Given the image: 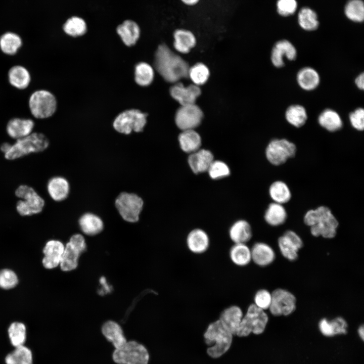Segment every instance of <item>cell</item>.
Instances as JSON below:
<instances>
[{
    "label": "cell",
    "mask_w": 364,
    "mask_h": 364,
    "mask_svg": "<svg viewBox=\"0 0 364 364\" xmlns=\"http://www.w3.org/2000/svg\"><path fill=\"white\" fill-rule=\"evenodd\" d=\"M49 145V139L44 134L32 132L27 136L16 140L12 144L3 143L0 146V150L6 159L14 160L30 154L41 152Z\"/></svg>",
    "instance_id": "2"
},
{
    "label": "cell",
    "mask_w": 364,
    "mask_h": 364,
    "mask_svg": "<svg viewBox=\"0 0 364 364\" xmlns=\"http://www.w3.org/2000/svg\"><path fill=\"white\" fill-rule=\"evenodd\" d=\"M178 141L182 150L189 153L199 150L201 145V137L194 129L183 130Z\"/></svg>",
    "instance_id": "34"
},
{
    "label": "cell",
    "mask_w": 364,
    "mask_h": 364,
    "mask_svg": "<svg viewBox=\"0 0 364 364\" xmlns=\"http://www.w3.org/2000/svg\"><path fill=\"white\" fill-rule=\"evenodd\" d=\"M285 118L292 125L300 127L305 123L307 119V112L305 108L300 105H291L285 112Z\"/></svg>",
    "instance_id": "37"
},
{
    "label": "cell",
    "mask_w": 364,
    "mask_h": 364,
    "mask_svg": "<svg viewBox=\"0 0 364 364\" xmlns=\"http://www.w3.org/2000/svg\"><path fill=\"white\" fill-rule=\"evenodd\" d=\"M184 4L188 6H194L197 4L200 0H180Z\"/></svg>",
    "instance_id": "54"
},
{
    "label": "cell",
    "mask_w": 364,
    "mask_h": 364,
    "mask_svg": "<svg viewBox=\"0 0 364 364\" xmlns=\"http://www.w3.org/2000/svg\"><path fill=\"white\" fill-rule=\"evenodd\" d=\"M358 334L363 341L364 339V327L363 325L360 326L358 329Z\"/></svg>",
    "instance_id": "55"
},
{
    "label": "cell",
    "mask_w": 364,
    "mask_h": 364,
    "mask_svg": "<svg viewBox=\"0 0 364 364\" xmlns=\"http://www.w3.org/2000/svg\"><path fill=\"white\" fill-rule=\"evenodd\" d=\"M232 262L239 266H245L251 260V249L245 243H235L229 251Z\"/></svg>",
    "instance_id": "32"
},
{
    "label": "cell",
    "mask_w": 364,
    "mask_h": 364,
    "mask_svg": "<svg viewBox=\"0 0 364 364\" xmlns=\"http://www.w3.org/2000/svg\"><path fill=\"white\" fill-rule=\"evenodd\" d=\"M304 221L310 226L313 236L329 239L336 236L339 224L331 210L324 206L308 211L304 217Z\"/></svg>",
    "instance_id": "3"
},
{
    "label": "cell",
    "mask_w": 364,
    "mask_h": 364,
    "mask_svg": "<svg viewBox=\"0 0 364 364\" xmlns=\"http://www.w3.org/2000/svg\"><path fill=\"white\" fill-rule=\"evenodd\" d=\"M209 76V71L204 64L197 63L189 68L188 77L194 84L197 85L204 84Z\"/></svg>",
    "instance_id": "45"
},
{
    "label": "cell",
    "mask_w": 364,
    "mask_h": 364,
    "mask_svg": "<svg viewBox=\"0 0 364 364\" xmlns=\"http://www.w3.org/2000/svg\"><path fill=\"white\" fill-rule=\"evenodd\" d=\"M269 194L275 203L283 204L288 202L291 199V191L284 182L276 181L274 182L269 189Z\"/></svg>",
    "instance_id": "39"
},
{
    "label": "cell",
    "mask_w": 364,
    "mask_h": 364,
    "mask_svg": "<svg viewBox=\"0 0 364 364\" xmlns=\"http://www.w3.org/2000/svg\"><path fill=\"white\" fill-rule=\"evenodd\" d=\"M278 246L285 258L294 261L298 257V252L302 247L303 242L295 232L287 231L279 238Z\"/></svg>",
    "instance_id": "14"
},
{
    "label": "cell",
    "mask_w": 364,
    "mask_h": 364,
    "mask_svg": "<svg viewBox=\"0 0 364 364\" xmlns=\"http://www.w3.org/2000/svg\"><path fill=\"white\" fill-rule=\"evenodd\" d=\"M297 7L296 0H278L277 3L278 13L283 16L293 14L296 11Z\"/></svg>",
    "instance_id": "50"
},
{
    "label": "cell",
    "mask_w": 364,
    "mask_h": 364,
    "mask_svg": "<svg viewBox=\"0 0 364 364\" xmlns=\"http://www.w3.org/2000/svg\"><path fill=\"white\" fill-rule=\"evenodd\" d=\"M34 126L35 123L32 119L15 117L8 120L6 130L11 138L16 140L31 134Z\"/></svg>",
    "instance_id": "15"
},
{
    "label": "cell",
    "mask_w": 364,
    "mask_h": 364,
    "mask_svg": "<svg viewBox=\"0 0 364 364\" xmlns=\"http://www.w3.org/2000/svg\"><path fill=\"white\" fill-rule=\"evenodd\" d=\"M203 112L195 104L181 106L175 115V123L182 130L194 129L201 123Z\"/></svg>",
    "instance_id": "13"
},
{
    "label": "cell",
    "mask_w": 364,
    "mask_h": 364,
    "mask_svg": "<svg viewBox=\"0 0 364 364\" xmlns=\"http://www.w3.org/2000/svg\"><path fill=\"white\" fill-rule=\"evenodd\" d=\"M147 114L136 109L125 111L115 119L113 127L118 132L126 134L132 130L141 132L146 123Z\"/></svg>",
    "instance_id": "10"
},
{
    "label": "cell",
    "mask_w": 364,
    "mask_h": 364,
    "mask_svg": "<svg viewBox=\"0 0 364 364\" xmlns=\"http://www.w3.org/2000/svg\"><path fill=\"white\" fill-rule=\"evenodd\" d=\"M18 283L16 274L12 270L5 268L0 270V288L5 290L12 289Z\"/></svg>",
    "instance_id": "47"
},
{
    "label": "cell",
    "mask_w": 364,
    "mask_h": 364,
    "mask_svg": "<svg viewBox=\"0 0 364 364\" xmlns=\"http://www.w3.org/2000/svg\"><path fill=\"white\" fill-rule=\"evenodd\" d=\"M64 248L63 243L59 240L48 241L43 249L44 257L42 263L43 267L49 269L57 267L60 264Z\"/></svg>",
    "instance_id": "17"
},
{
    "label": "cell",
    "mask_w": 364,
    "mask_h": 364,
    "mask_svg": "<svg viewBox=\"0 0 364 364\" xmlns=\"http://www.w3.org/2000/svg\"><path fill=\"white\" fill-rule=\"evenodd\" d=\"M8 80L9 84L16 89H26L31 81V75L29 70L22 65H15L8 70Z\"/></svg>",
    "instance_id": "19"
},
{
    "label": "cell",
    "mask_w": 364,
    "mask_h": 364,
    "mask_svg": "<svg viewBox=\"0 0 364 364\" xmlns=\"http://www.w3.org/2000/svg\"><path fill=\"white\" fill-rule=\"evenodd\" d=\"M115 206L122 218L129 222H135L139 219L143 209V199L133 193H121L115 201Z\"/></svg>",
    "instance_id": "9"
},
{
    "label": "cell",
    "mask_w": 364,
    "mask_h": 364,
    "mask_svg": "<svg viewBox=\"0 0 364 364\" xmlns=\"http://www.w3.org/2000/svg\"><path fill=\"white\" fill-rule=\"evenodd\" d=\"M6 364H32L31 351L24 345L15 347L5 358Z\"/></svg>",
    "instance_id": "38"
},
{
    "label": "cell",
    "mask_w": 364,
    "mask_h": 364,
    "mask_svg": "<svg viewBox=\"0 0 364 364\" xmlns=\"http://www.w3.org/2000/svg\"><path fill=\"white\" fill-rule=\"evenodd\" d=\"M349 119L352 126L357 130H363L364 128V110L358 108L350 113Z\"/></svg>",
    "instance_id": "51"
},
{
    "label": "cell",
    "mask_w": 364,
    "mask_h": 364,
    "mask_svg": "<svg viewBox=\"0 0 364 364\" xmlns=\"http://www.w3.org/2000/svg\"><path fill=\"white\" fill-rule=\"evenodd\" d=\"M173 36L174 47L180 53H189L196 43L195 35L188 30L177 29L174 32Z\"/></svg>",
    "instance_id": "31"
},
{
    "label": "cell",
    "mask_w": 364,
    "mask_h": 364,
    "mask_svg": "<svg viewBox=\"0 0 364 364\" xmlns=\"http://www.w3.org/2000/svg\"><path fill=\"white\" fill-rule=\"evenodd\" d=\"M207 171L212 179L226 177L230 173V168L226 164L219 160H213Z\"/></svg>",
    "instance_id": "46"
},
{
    "label": "cell",
    "mask_w": 364,
    "mask_h": 364,
    "mask_svg": "<svg viewBox=\"0 0 364 364\" xmlns=\"http://www.w3.org/2000/svg\"><path fill=\"white\" fill-rule=\"evenodd\" d=\"M8 334L11 343L15 347L24 345L26 339V326L21 322H13L8 328Z\"/></svg>",
    "instance_id": "42"
},
{
    "label": "cell",
    "mask_w": 364,
    "mask_h": 364,
    "mask_svg": "<svg viewBox=\"0 0 364 364\" xmlns=\"http://www.w3.org/2000/svg\"><path fill=\"white\" fill-rule=\"evenodd\" d=\"M271 302V293L267 290H259L254 295L253 304L263 310L269 309Z\"/></svg>",
    "instance_id": "48"
},
{
    "label": "cell",
    "mask_w": 364,
    "mask_h": 364,
    "mask_svg": "<svg viewBox=\"0 0 364 364\" xmlns=\"http://www.w3.org/2000/svg\"><path fill=\"white\" fill-rule=\"evenodd\" d=\"M345 14L350 20L361 22L364 19V4L361 0H350L345 7Z\"/></svg>",
    "instance_id": "43"
},
{
    "label": "cell",
    "mask_w": 364,
    "mask_h": 364,
    "mask_svg": "<svg viewBox=\"0 0 364 364\" xmlns=\"http://www.w3.org/2000/svg\"><path fill=\"white\" fill-rule=\"evenodd\" d=\"M135 81L141 86L150 85L154 79V71L153 68L148 64L141 62L136 65L135 67Z\"/></svg>",
    "instance_id": "41"
},
{
    "label": "cell",
    "mask_w": 364,
    "mask_h": 364,
    "mask_svg": "<svg viewBox=\"0 0 364 364\" xmlns=\"http://www.w3.org/2000/svg\"><path fill=\"white\" fill-rule=\"evenodd\" d=\"M117 32L122 41L127 46L134 45L140 36V28L131 20L125 21L117 28Z\"/></svg>",
    "instance_id": "30"
},
{
    "label": "cell",
    "mask_w": 364,
    "mask_h": 364,
    "mask_svg": "<svg viewBox=\"0 0 364 364\" xmlns=\"http://www.w3.org/2000/svg\"><path fill=\"white\" fill-rule=\"evenodd\" d=\"M348 325L346 321L341 317H337L328 321L330 336L347 333Z\"/></svg>",
    "instance_id": "49"
},
{
    "label": "cell",
    "mask_w": 364,
    "mask_h": 364,
    "mask_svg": "<svg viewBox=\"0 0 364 364\" xmlns=\"http://www.w3.org/2000/svg\"><path fill=\"white\" fill-rule=\"evenodd\" d=\"M28 106L32 116L37 119H46L51 117L57 108L55 96L46 89H37L29 97Z\"/></svg>",
    "instance_id": "5"
},
{
    "label": "cell",
    "mask_w": 364,
    "mask_h": 364,
    "mask_svg": "<svg viewBox=\"0 0 364 364\" xmlns=\"http://www.w3.org/2000/svg\"><path fill=\"white\" fill-rule=\"evenodd\" d=\"M233 335L225 329L219 320L210 323L204 334L209 356L217 358L222 356L231 347Z\"/></svg>",
    "instance_id": "4"
},
{
    "label": "cell",
    "mask_w": 364,
    "mask_h": 364,
    "mask_svg": "<svg viewBox=\"0 0 364 364\" xmlns=\"http://www.w3.org/2000/svg\"><path fill=\"white\" fill-rule=\"evenodd\" d=\"M113 359L118 364H148L149 354L146 348L135 341H130L115 349Z\"/></svg>",
    "instance_id": "8"
},
{
    "label": "cell",
    "mask_w": 364,
    "mask_h": 364,
    "mask_svg": "<svg viewBox=\"0 0 364 364\" xmlns=\"http://www.w3.org/2000/svg\"><path fill=\"white\" fill-rule=\"evenodd\" d=\"M47 190L50 197L55 201L60 202L66 199L70 191L68 181L64 177L55 176L48 181Z\"/></svg>",
    "instance_id": "22"
},
{
    "label": "cell",
    "mask_w": 364,
    "mask_h": 364,
    "mask_svg": "<svg viewBox=\"0 0 364 364\" xmlns=\"http://www.w3.org/2000/svg\"><path fill=\"white\" fill-rule=\"evenodd\" d=\"M170 93L181 106H185L195 104L201 94V89L195 84L185 87L182 83H177L170 88Z\"/></svg>",
    "instance_id": "18"
},
{
    "label": "cell",
    "mask_w": 364,
    "mask_h": 364,
    "mask_svg": "<svg viewBox=\"0 0 364 364\" xmlns=\"http://www.w3.org/2000/svg\"><path fill=\"white\" fill-rule=\"evenodd\" d=\"M295 309L296 298L290 292L279 288L271 293V302L268 309L273 315H288Z\"/></svg>",
    "instance_id": "12"
},
{
    "label": "cell",
    "mask_w": 364,
    "mask_h": 364,
    "mask_svg": "<svg viewBox=\"0 0 364 364\" xmlns=\"http://www.w3.org/2000/svg\"><path fill=\"white\" fill-rule=\"evenodd\" d=\"M318 122L322 127L331 132L340 129L343 126L340 115L331 109H326L321 113L318 117Z\"/></svg>",
    "instance_id": "33"
},
{
    "label": "cell",
    "mask_w": 364,
    "mask_h": 364,
    "mask_svg": "<svg viewBox=\"0 0 364 364\" xmlns=\"http://www.w3.org/2000/svg\"><path fill=\"white\" fill-rule=\"evenodd\" d=\"M72 245L76 248L81 253L86 248V244L84 237L80 234L73 235L69 241Z\"/></svg>",
    "instance_id": "52"
},
{
    "label": "cell",
    "mask_w": 364,
    "mask_h": 364,
    "mask_svg": "<svg viewBox=\"0 0 364 364\" xmlns=\"http://www.w3.org/2000/svg\"><path fill=\"white\" fill-rule=\"evenodd\" d=\"M63 30L68 35L76 37L82 35L86 32V25L82 19L73 17L64 24Z\"/></svg>",
    "instance_id": "44"
},
{
    "label": "cell",
    "mask_w": 364,
    "mask_h": 364,
    "mask_svg": "<svg viewBox=\"0 0 364 364\" xmlns=\"http://www.w3.org/2000/svg\"><path fill=\"white\" fill-rule=\"evenodd\" d=\"M287 216L286 209L282 204L274 202L268 205L265 212L264 219L269 225L278 226L285 222Z\"/></svg>",
    "instance_id": "35"
},
{
    "label": "cell",
    "mask_w": 364,
    "mask_h": 364,
    "mask_svg": "<svg viewBox=\"0 0 364 364\" xmlns=\"http://www.w3.org/2000/svg\"><path fill=\"white\" fill-rule=\"evenodd\" d=\"M298 23L300 27L307 31L314 30L317 28L318 22L314 11L309 8H302L298 15Z\"/></svg>",
    "instance_id": "40"
},
{
    "label": "cell",
    "mask_w": 364,
    "mask_h": 364,
    "mask_svg": "<svg viewBox=\"0 0 364 364\" xmlns=\"http://www.w3.org/2000/svg\"><path fill=\"white\" fill-rule=\"evenodd\" d=\"M22 44L21 37L16 33L6 32L0 36V50L6 55H15Z\"/></svg>",
    "instance_id": "27"
},
{
    "label": "cell",
    "mask_w": 364,
    "mask_h": 364,
    "mask_svg": "<svg viewBox=\"0 0 364 364\" xmlns=\"http://www.w3.org/2000/svg\"><path fill=\"white\" fill-rule=\"evenodd\" d=\"M213 160V156L210 151L199 149L191 153L188 163L192 171L198 173L207 171Z\"/></svg>",
    "instance_id": "24"
},
{
    "label": "cell",
    "mask_w": 364,
    "mask_h": 364,
    "mask_svg": "<svg viewBox=\"0 0 364 364\" xmlns=\"http://www.w3.org/2000/svg\"><path fill=\"white\" fill-rule=\"evenodd\" d=\"M15 194L20 199L16 203V208L20 215L31 216L42 211L45 201L32 187L21 185L16 189Z\"/></svg>",
    "instance_id": "6"
},
{
    "label": "cell",
    "mask_w": 364,
    "mask_h": 364,
    "mask_svg": "<svg viewBox=\"0 0 364 364\" xmlns=\"http://www.w3.org/2000/svg\"><path fill=\"white\" fill-rule=\"evenodd\" d=\"M355 83L357 88L363 90L364 88V74L363 73L359 74L355 79Z\"/></svg>",
    "instance_id": "53"
},
{
    "label": "cell",
    "mask_w": 364,
    "mask_h": 364,
    "mask_svg": "<svg viewBox=\"0 0 364 364\" xmlns=\"http://www.w3.org/2000/svg\"><path fill=\"white\" fill-rule=\"evenodd\" d=\"M154 65L158 72L168 82H175L188 77V64L165 44L158 47L155 55Z\"/></svg>",
    "instance_id": "1"
},
{
    "label": "cell",
    "mask_w": 364,
    "mask_h": 364,
    "mask_svg": "<svg viewBox=\"0 0 364 364\" xmlns=\"http://www.w3.org/2000/svg\"><path fill=\"white\" fill-rule=\"evenodd\" d=\"M252 235L251 226L244 220L236 221L229 230L230 238L234 244H246L251 239Z\"/></svg>",
    "instance_id": "28"
},
{
    "label": "cell",
    "mask_w": 364,
    "mask_h": 364,
    "mask_svg": "<svg viewBox=\"0 0 364 364\" xmlns=\"http://www.w3.org/2000/svg\"><path fill=\"white\" fill-rule=\"evenodd\" d=\"M251 260L260 266H265L271 264L276 257L273 249L268 244L258 242L251 248Z\"/></svg>",
    "instance_id": "23"
},
{
    "label": "cell",
    "mask_w": 364,
    "mask_h": 364,
    "mask_svg": "<svg viewBox=\"0 0 364 364\" xmlns=\"http://www.w3.org/2000/svg\"><path fill=\"white\" fill-rule=\"evenodd\" d=\"M296 149L295 145L286 139H274L268 144L265 155L270 163L279 165L293 157Z\"/></svg>",
    "instance_id": "11"
},
{
    "label": "cell",
    "mask_w": 364,
    "mask_h": 364,
    "mask_svg": "<svg viewBox=\"0 0 364 364\" xmlns=\"http://www.w3.org/2000/svg\"><path fill=\"white\" fill-rule=\"evenodd\" d=\"M102 332L115 349L122 347L127 342L121 327L114 321L106 322L102 326Z\"/></svg>",
    "instance_id": "25"
},
{
    "label": "cell",
    "mask_w": 364,
    "mask_h": 364,
    "mask_svg": "<svg viewBox=\"0 0 364 364\" xmlns=\"http://www.w3.org/2000/svg\"><path fill=\"white\" fill-rule=\"evenodd\" d=\"M243 315L239 306L232 305L222 311L218 320L225 329L236 335Z\"/></svg>",
    "instance_id": "21"
},
{
    "label": "cell",
    "mask_w": 364,
    "mask_h": 364,
    "mask_svg": "<svg viewBox=\"0 0 364 364\" xmlns=\"http://www.w3.org/2000/svg\"><path fill=\"white\" fill-rule=\"evenodd\" d=\"M296 80L302 89L310 91L318 86L320 82V77L314 69L310 67H305L298 72Z\"/></svg>",
    "instance_id": "26"
},
{
    "label": "cell",
    "mask_w": 364,
    "mask_h": 364,
    "mask_svg": "<svg viewBox=\"0 0 364 364\" xmlns=\"http://www.w3.org/2000/svg\"><path fill=\"white\" fill-rule=\"evenodd\" d=\"M186 243L191 252L200 254L208 250L210 240L206 232L202 229H196L191 231L188 235Z\"/></svg>",
    "instance_id": "20"
},
{
    "label": "cell",
    "mask_w": 364,
    "mask_h": 364,
    "mask_svg": "<svg viewBox=\"0 0 364 364\" xmlns=\"http://www.w3.org/2000/svg\"><path fill=\"white\" fill-rule=\"evenodd\" d=\"M297 51L293 44L287 40L277 41L272 48L271 61L274 66L281 68L284 66V58L290 61L295 60Z\"/></svg>",
    "instance_id": "16"
},
{
    "label": "cell",
    "mask_w": 364,
    "mask_h": 364,
    "mask_svg": "<svg viewBox=\"0 0 364 364\" xmlns=\"http://www.w3.org/2000/svg\"><path fill=\"white\" fill-rule=\"evenodd\" d=\"M268 321L267 313L253 303L248 307L243 315L236 335L240 337H246L251 333L255 335L262 334L265 330Z\"/></svg>",
    "instance_id": "7"
},
{
    "label": "cell",
    "mask_w": 364,
    "mask_h": 364,
    "mask_svg": "<svg viewBox=\"0 0 364 364\" xmlns=\"http://www.w3.org/2000/svg\"><path fill=\"white\" fill-rule=\"evenodd\" d=\"M79 224L82 232L89 236L99 234L104 227L102 219L92 213L83 214L79 219Z\"/></svg>",
    "instance_id": "29"
},
{
    "label": "cell",
    "mask_w": 364,
    "mask_h": 364,
    "mask_svg": "<svg viewBox=\"0 0 364 364\" xmlns=\"http://www.w3.org/2000/svg\"><path fill=\"white\" fill-rule=\"evenodd\" d=\"M81 253L72 245L68 242L64 250L60 265L63 271H68L75 269L78 265V259Z\"/></svg>",
    "instance_id": "36"
}]
</instances>
